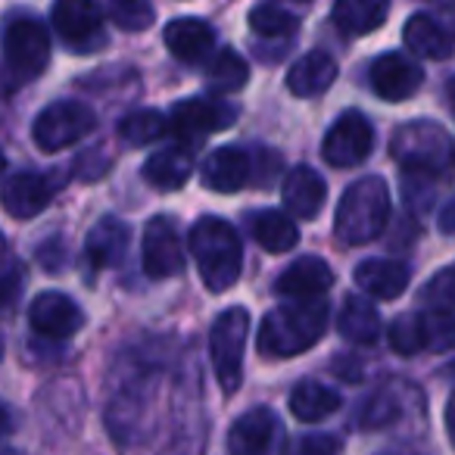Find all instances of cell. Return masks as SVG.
Instances as JSON below:
<instances>
[{
  "instance_id": "8d00e7d4",
  "label": "cell",
  "mask_w": 455,
  "mask_h": 455,
  "mask_svg": "<svg viewBox=\"0 0 455 455\" xmlns=\"http://www.w3.org/2000/svg\"><path fill=\"white\" fill-rule=\"evenodd\" d=\"M343 443L334 434H306L287 443L284 455H340Z\"/></svg>"
},
{
  "instance_id": "d6986e66",
  "label": "cell",
  "mask_w": 455,
  "mask_h": 455,
  "mask_svg": "<svg viewBox=\"0 0 455 455\" xmlns=\"http://www.w3.org/2000/svg\"><path fill=\"white\" fill-rule=\"evenodd\" d=\"M250 181V153L241 147H221L203 163V184L215 194H235Z\"/></svg>"
},
{
  "instance_id": "f6af8a7d",
  "label": "cell",
  "mask_w": 455,
  "mask_h": 455,
  "mask_svg": "<svg viewBox=\"0 0 455 455\" xmlns=\"http://www.w3.org/2000/svg\"><path fill=\"white\" fill-rule=\"evenodd\" d=\"M380 455H415V452H380Z\"/></svg>"
},
{
  "instance_id": "e575fe53",
  "label": "cell",
  "mask_w": 455,
  "mask_h": 455,
  "mask_svg": "<svg viewBox=\"0 0 455 455\" xmlns=\"http://www.w3.org/2000/svg\"><path fill=\"white\" fill-rule=\"evenodd\" d=\"M387 340H390L393 353L399 355H415L424 349V337H421V322L418 315H399L396 322L387 331Z\"/></svg>"
},
{
  "instance_id": "f546056e",
  "label": "cell",
  "mask_w": 455,
  "mask_h": 455,
  "mask_svg": "<svg viewBox=\"0 0 455 455\" xmlns=\"http://www.w3.org/2000/svg\"><path fill=\"white\" fill-rule=\"evenodd\" d=\"M169 132V119L159 109H138L119 122V138L125 144H153Z\"/></svg>"
},
{
  "instance_id": "d6a6232c",
  "label": "cell",
  "mask_w": 455,
  "mask_h": 455,
  "mask_svg": "<svg viewBox=\"0 0 455 455\" xmlns=\"http://www.w3.org/2000/svg\"><path fill=\"white\" fill-rule=\"evenodd\" d=\"M399 415H403V409H399V399L393 396V390H378L362 403L355 424L365 430H380V427H390Z\"/></svg>"
},
{
  "instance_id": "7dc6e473",
  "label": "cell",
  "mask_w": 455,
  "mask_h": 455,
  "mask_svg": "<svg viewBox=\"0 0 455 455\" xmlns=\"http://www.w3.org/2000/svg\"><path fill=\"white\" fill-rule=\"evenodd\" d=\"M452 94H455V91H452Z\"/></svg>"
},
{
  "instance_id": "d590c367",
  "label": "cell",
  "mask_w": 455,
  "mask_h": 455,
  "mask_svg": "<svg viewBox=\"0 0 455 455\" xmlns=\"http://www.w3.org/2000/svg\"><path fill=\"white\" fill-rule=\"evenodd\" d=\"M421 303L427 309L455 312V268H443L421 287Z\"/></svg>"
},
{
  "instance_id": "5b68a950",
  "label": "cell",
  "mask_w": 455,
  "mask_h": 455,
  "mask_svg": "<svg viewBox=\"0 0 455 455\" xmlns=\"http://www.w3.org/2000/svg\"><path fill=\"white\" fill-rule=\"evenodd\" d=\"M250 334V312L243 306L225 309L209 331V355L221 390L235 393L243 380V349Z\"/></svg>"
},
{
  "instance_id": "603a6c76",
  "label": "cell",
  "mask_w": 455,
  "mask_h": 455,
  "mask_svg": "<svg viewBox=\"0 0 455 455\" xmlns=\"http://www.w3.org/2000/svg\"><path fill=\"white\" fill-rule=\"evenodd\" d=\"M190 172H194L190 147H165L144 163V181L153 190H178L188 184Z\"/></svg>"
},
{
  "instance_id": "83f0119b",
  "label": "cell",
  "mask_w": 455,
  "mask_h": 455,
  "mask_svg": "<svg viewBox=\"0 0 455 455\" xmlns=\"http://www.w3.org/2000/svg\"><path fill=\"white\" fill-rule=\"evenodd\" d=\"M253 237L268 253H287V250L297 247L299 228H297V221L287 212H281V209H262L253 219Z\"/></svg>"
},
{
  "instance_id": "8992f818",
  "label": "cell",
  "mask_w": 455,
  "mask_h": 455,
  "mask_svg": "<svg viewBox=\"0 0 455 455\" xmlns=\"http://www.w3.org/2000/svg\"><path fill=\"white\" fill-rule=\"evenodd\" d=\"M51 63V35L38 20H16L4 32V69L16 84L32 82Z\"/></svg>"
},
{
  "instance_id": "3957f363",
  "label": "cell",
  "mask_w": 455,
  "mask_h": 455,
  "mask_svg": "<svg viewBox=\"0 0 455 455\" xmlns=\"http://www.w3.org/2000/svg\"><path fill=\"white\" fill-rule=\"evenodd\" d=\"M387 219H390V188H387V181L378 175L359 178L340 196V206H337L334 215V235L347 247H362L384 231Z\"/></svg>"
},
{
  "instance_id": "277c9868",
  "label": "cell",
  "mask_w": 455,
  "mask_h": 455,
  "mask_svg": "<svg viewBox=\"0 0 455 455\" xmlns=\"http://www.w3.org/2000/svg\"><path fill=\"white\" fill-rule=\"evenodd\" d=\"M390 156L405 169V175H446L455 169V144L449 132L436 122H405L393 132Z\"/></svg>"
},
{
  "instance_id": "4fadbf2b",
  "label": "cell",
  "mask_w": 455,
  "mask_h": 455,
  "mask_svg": "<svg viewBox=\"0 0 455 455\" xmlns=\"http://www.w3.org/2000/svg\"><path fill=\"white\" fill-rule=\"evenodd\" d=\"M281 440V421L272 409L259 405L250 409L228 430V452L231 455H275Z\"/></svg>"
},
{
  "instance_id": "e0dca14e",
  "label": "cell",
  "mask_w": 455,
  "mask_h": 455,
  "mask_svg": "<svg viewBox=\"0 0 455 455\" xmlns=\"http://www.w3.org/2000/svg\"><path fill=\"white\" fill-rule=\"evenodd\" d=\"M165 47L172 51V57L181 63H203L209 53L215 51V32L209 22L184 16V20H172L163 32Z\"/></svg>"
},
{
  "instance_id": "ab89813d",
  "label": "cell",
  "mask_w": 455,
  "mask_h": 455,
  "mask_svg": "<svg viewBox=\"0 0 455 455\" xmlns=\"http://www.w3.org/2000/svg\"><path fill=\"white\" fill-rule=\"evenodd\" d=\"M446 430H449V440L455 446V393L449 396V405H446Z\"/></svg>"
},
{
  "instance_id": "cb8c5ba5",
  "label": "cell",
  "mask_w": 455,
  "mask_h": 455,
  "mask_svg": "<svg viewBox=\"0 0 455 455\" xmlns=\"http://www.w3.org/2000/svg\"><path fill=\"white\" fill-rule=\"evenodd\" d=\"M337 331H340L343 340L359 343V347H371V343H378L380 334H384V324H380V315L371 299L347 297L343 299L340 315H337Z\"/></svg>"
},
{
  "instance_id": "7c38bea8",
  "label": "cell",
  "mask_w": 455,
  "mask_h": 455,
  "mask_svg": "<svg viewBox=\"0 0 455 455\" xmlns=\"http://www.w3.org/2000/svg\"><path fill=\"white\" fill-rule=\"evenodd\" d=\"M28 322H32L35 334L47 337V340H69L78 334L84 324V312L72 297L60 291H44L32 299L28 306Z\"/></svg>"
},
{
  "instance_id": "ffe728a7",
  "label": "cell",
  "mask_w": 455,
  "mask_h": 455,
  "mask_svg": "<svg viewBox=\"0 0 455 455\" xmlns=\"http://www.w3.org/2000/svg\"><path fill=\"white\" fill-rule=\"evenodd\" d=\"M353 278H355V284H359V291L368 293V297L396 299V297H403V291L409 287L411 272H409V266L393 262V259H365L355 266Z\"/></svg>"
},
{
  "instance_id": "74e56055",
  "label": "cell",
  "mask_w": 455,
  "mask_h": 455,
  "mask_svg": "<svg viewBox=\"0 0 455 455\" xmlns=\"http://www.w3.org/2000/svg\"><path fill=\"white\" fill-rule=\"evenodd\" d=\"M22 284H26V275L22 268H10V272L0 275V315H10L20 303Z\"/></svg>"
},
{
  "instance_id": "4dcf8cb0",
  "label": "cell",
  "mask_w": 455,
  "mask_h": 455,
  "mask_svg": "<svg viewBox=\"0 0 455 455\" xmlns=\"http://www.w3.org/2000/svg\"><path fill=\"white\" fill-rule=\"evenodd\" d=\"M250 26L262 38H284L297 28V16L287 13L284 0H275V4H259L250 10Z\"/></svg>"
},
{
  "instance_id": "60d3db41",
  "label": "cell",
  "mask_w": 455,
  "mask_h": 455,
  "mask_svg": "<svg viewBox=\"0 0 455 455\" xmlns=\"http://www.w3.org/2000/svg\"><path fill=\"white\" fill-rule=\"evenodd\" d=\"M7 430H10V411H7V405L0 403V436L7 434Z\"/></svg>"
},
{
  "instance_id": "9a60e30c",
  "label": "cell",
  "mask_w": 455,
  "mask_h": 455,
  "mask_svg": "<svg viewBox=\"0 0 455 455\" xmlns=\"http://www.w3.org/2000/svg\"><path fill=\"white\" fill-rule=\"evenodd\" d=\"M424 84V72L415 60H409L405 53H384L371 63V88L378 97L390 103L409 100L411 94H418V88Z\"/></svg>"
},
{
  "instance_id": "8fae6325",
  "label": "cell",
  "mask_w": 455,
  "mask_h": 455,
  "mask_svg": "<svg viewBox=\"0 0 455 455\" xmlns=\"http://www.w3.org/2000/svg\"><path fill=\"white\" fill-rule=\"evenodd\" d=\"M237 119V109L225 103L221 97H194L172 107L169 128L184 138H200V134L225 132Z\"/></svg>"
},
{
  "instance_id": "7a4b0ae2",
  "label": "cell",
  "mask_w": 455,
  "mask_h": 455,
  "mask_svg": "<svg viewBox=\"0 0 455 455\" xmlns=\"http://www.w3.org/2000/svg\"><path fill=\"white\" fill-rule=\"evenodd\" d=\"M190 253L200 268L203 284L212 293H225L228 287H235V281L241 278L243 266V247L241 237L225 219L206 215L200 219L188 235Z\"/></svg>"
},
{
  "instance_id": "9c48e42d",
  "label": "cell",
  "mask_w": 455,
  "mask_h": 455,
  "mask_svg": "<svg viewBox=\"0 0 455 455\" xmlns=\"http://www.w3.org/2000/svg\"><path fill=\"white\" fill-rule=\"evenodd\" d=\"M53 28L72 47V51H97L107 41L103 32V13L94 0H57L53 4Z\"/></svg>"
},
{
  "instance_id": "52a82bcc",
  "label": "cell",
  "mask_w": 455,
  "mask_h": 455,
  "mask_svg": "<svg viewBox=\"0 0 455 455\" xmlns=\"http://www.w3.org/2000/svg\"><path fill=\"white\" fill-rule=\"evenodd\" d=\"M94 125H97V116L88 103L57 100L38 113V119L32 125V138L44 153H57L63 147H72L82 138H88L94 132Z\"/></svg>"
},
{
  "instance_id": "836d02e7",
  "label": "cell",
  "mask_w": 455,
  "mask_h": 455,
  "mask_svg": "<svg viewBox=\"0 0 455 455\" xmlns=\"http://www.w3.org/2000/svg\"><path fill=\"white\" fill-rule=\"evenodd\" d=\"M107 16L122 32H144L156 20L150 0H107Z\"/></svg>"
},
{
  "instance_id": "6da1fadb",
  "label": "cell",
  "mask_w": 455,
  "mask_h": 455,
  "mask_svg": "<svg viewBox=\"0 0 455 455\" xmlns=\"http://www.w3.org/2000/svg\"><path fill=\"white\" fill-rule=\"evenodd\" d=\"M331 322L328 303L322 297L315 299H293L287 306H278L266 315L259 328V349L272 359H291L306 349H312L324 337Z\"/></svg>"
},
{
  "instance_id": "b9f144b4",
  "label": "cell",
  "mask_w": 455,
  "mask_h": 455,
  "mask_svg": "<svg viewBox=\"0 0 455 455\" xmlns=\"http://www.w3.org/2000/svg\"><path fill=\"white\" fill-rule=\"evenodd\" d=\"M434 7H443V10H455V0H427Z\"/></svg>"
},
{
  "instance_id": "4316f807",
  "label": "cell",
  "mask_w": 455,
  "mask_h": 455,
  "mask_svg": "<svg viewBox=\"0 0 455 455\" xmlns=\"http://www.w3.org/2000/svg\"><path fill=\"white\" fill-rule=\"evenodd\" d=\"M337 409H340V393L318 384V380H299L291 393V411L299 421H324Z\"/></svg>"
},
{
  "instance_id": "f35d334b",
  "label": "cell",
  "mask_w": 455,
  "mask_h": 455,
  "mask_svg": "<svg viewBox=\"0 0 455 455\" xmlns=\"http://www.w3.org/2000/svg\"><path fill=\"white\" fill-rule=\"evenodd\" d=\"M440 231L443 235H455V196H449V203L440 209Z\"/></svg>"
},
{
  "instance_id": "bcb514c9",
  "label": "cell",
  "mask_w": 455,
  "mask_h": 455,
  "mask_svg": "<svg viewBox=\"0 0 455 455\" xmlns=\"http://www.w3.org/2000/svg\"><path fill=\"white\" fill-rule=\"evenodd\" d=\"M0 355H4V340H0Z\"/></svg>"
},
{
  "instance_id": "44dd1931",
  "label": "cell",
  "mask_w": 455,
  "mask_h": 455,
  "mask_svg": "<svg viewBox=\"0 0 455 455\" xmlns=\"http://www.w3.org/2000/svg\"><path fill=\"white\" fill-rule=\"evenodd\" d=\"M337 63L328 51H309L287 72V88L293 97H318L334 84Z\"/></svg>"
},
{
  "instance_id": "2e32d148",
  "label": "cell",
  "mask_w": 455,
  "mask_h": 455,
  "mask_svg": "<svg viewBox=\"0 0 455 455\" xmlns=\"http://www.w3.org/2000/svg\"><path fill=\"white\" fill-rule=\"evenodd\" d=\"M331 284H334V272H331L328 262L318 259V256H299L275 281V291L291 299H315L324 291H331Z\"/></svg>"
},
{
  "instance_id": "30bf717a",
  "label": "cell",
  "mask_w": 455,
  "mask_h": 455,
  "mask_svg": "<svg viewBox=\"0 0 455 455\" xmlns=\"http://www.w3.org/2000/svg\"><path fill=\"white\" fill-rule=\"evenodd\" d=\"M140 259H144L147 278H175L184 268V247L181 237H178L175 225L165 215L147 221L144 228V250H140Z\"/></svg>"
},
{
  "instance_id": "ee69618b",
  "label": "cell",
  "mask_w": 455,
  "mask_h": 455,
  "mask_svg": "<svg viewBox=\"0 0 455 455\" xmlns=\"http://www.w3.org/2000/svg\"><path fill=\"white\" fill-rule=\"evenodd\" d=\"M0 455H20L16 449H0Z\"/></svg>"
},
{
  "instance_id": "ac0fdd59",
  "label": "cell",
  "mask_w": 455,
  "mask_h": 455,
  "mask_svg": "<svg viewBox=\"0 0 455 455\" xmlns=\"http://www.w3.org/2000/svg\"><path fill=\"white\" fill-rule=\"evenodd\" d=\"M328 200V184L312 165H297L284 178V206L287 215L297 219H315Z\"/></svg>"
},
{
  "instance_id": "5bb4252c",
  "label": "cell",
  "mask_w": 455,
  "mask_h": 455,
  "mask_svg": "<svg viewBox=\"0 0 455 455\" xmlns=\"http://www.w3.org/2000/svg\"><path fill=\"white\" fill-rule=\"evenodd\" d=\"M53 190L57 184L47 175H38V172H16L4 181V190H0V206L4 212L13 215V219H35L41 215L53 200Z\"/></svg>"
},
{
  "instance_id": "1f68e13d",
  "label": "cell",
  "mask_w": 455,
  "mask_h": 455,
  "mask_svg": "<svg viewBox=\"0 0 455 455\" xmlns=\"http://www.w3.org/2000/svg\"><path fill=\"white\" fill-rule=\"evenodd\" d=\"M421 322V337L424 349H434V353H446L455 347V312L446 309H427L418 315Z\"/></svg>"
},
{
  "instance_id": "7402d4cb",
  "label": "cell",
  "mask_w": 455,
  "mask_h": 455,
  "mask_svg": "<svg viewBox=\"0 0 455 455\" xmlns=\"http://www.w3.org/2000/svg\"><path fill=\"white\" fill-rule=\"evenodd\" d=\"M132 241V231H128L125 221L119 219H100L88 231V241H84V256H88L91 268H109L116 262H122Z\"/></svg>"
},
{
  "instance_id": "d4e9b609",
  "label": "cell",
  "mask_w": 455,
  "mask_h": 455,
  "mask_svg": "<svg viewBox=\"0 0 455 455\" xmlns=\"http://www.w3.org/2000/svg\"><path fill=\"white\" fill-rule=\"evenodd\" d=\"M403 41L411 53H418V57H424V60L452 57V38H449V32L440 26V22L430 20V16H424V13L411 16V20L405 22Z\"/></svg>"
},
{
  "instance_id": "ba28073f",
  "label": "cell",
  "mask_w": 455,
  "mask_h": 455,
  "mask_svg": "<svg viewBox=\"0 0 455 455\" xmlns=\"http://www.w3.org/2000/svg\"><path fill=\"white\" fill-rule=\"evenodd\" d=\"M374 147V128L355 109H347L334 125L328 128L322 140V156L334 169H353V165L365 163L368 153Z\"/></svg>"
},
{
  "instance_id": "7bdbcfd3",
  "label": "cell",
  "mask_w": 455,
  "mask_h": 455,
  "mask_svg": "<svg viewBox=\"0 0 455 455\" xmlns=\"http://www.w3.org/2000/svg\"><path fill=\"white\" fill-rule=\"evenodd\" d=\"M4 169H7V156L0 153V175H4Z\"/></svg>"
},
{
  "instance_id": "f1b7e54d",
  "label": "cell",
  "mask_w": 455,
  "mask_h": 455,
  "mask_svg": "<svg viewBox=\"0 0 455 455\" xmlns=\"http://www.w3.org/2000/svg\"><path fill=\"white\" fill-rule=\"evenodd\" d=\"M250 82V66L241 53L235 51H219V57L209 66V88L212 94H237Z\"/></svg>"
},
{
  "instance_id": "484cf974",
  "label": "cell",
  "mask_w": 455,
  "mask_h": 455,
  "mask_svg": "<svg viewBox=\"0 0 455 455\" xmlns=\"http://www.w3.org/2000/svg\"><path fill=\"white\" fill-rule=\"evenodd\" d=\"M390 13V0H337L334 4V22L343 35H368L384 26Z\"/></svg>"
}]
</instances>
